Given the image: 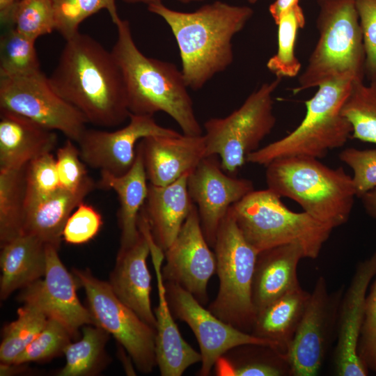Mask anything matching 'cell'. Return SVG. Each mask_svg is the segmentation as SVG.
<instances>
[{"label":"cell","instance_id":"cell-1","mask_svg":"<svg viewBox=\"0 0 376 376\" xmlns=\"http://www.w3.org/2000/svg\"><path fill=\"white\" fill-rule=\"evenodd\" d=\"M49 79L88 123L113 127L129 120L121 70L111 51L91 36L79 31L65 40Z\"/></svg>","mask_w":376,"mask_h":376},{"label":"cell","instance_id":"cell-2","mask_svg":"<svg viewBox=\"0 0 376 376\" xmlns=\"http://www.w3.org/2000/svg\"><path fill=\"white\" fill-rule=\"evenodd\" d=\"M170 27L177 42L181 71L188 88L197 91L233 63L232 39L253 14L246 6L216 1L194 12L170 9L162 1L148 5Z\"/></svg>","mask_w":376,"mask_h":376},{"label":"cell","instance_id":"cell-3","mask_svg":"<svg viewBox=\"0 0 376 376\" xmlns=\"http://www.w3.org/2000/svg\"><path fill=\"white\" fill-rule=\"evenodd\" d=\"M115 25L118 36L111 52L123 77L130 113L153 116L162 111L178 123L182 134L202 135L181 70L144 55L134 42L127 20L120 19Z\"/></svg>","mask_w":376,"mask_h":376},{"label":"cell","instance_id":"cell-4","mask_svg":"<svg viewBox=\"0 0 376 376\" xmlns=\"http://www.w3.org/2000/svg\"><path fill=\"white\" fill-rule=\"evenodd\" d=\"M267 188L297 203L303 211L332 229L345 224L357 196L352 178L303 155L274 159L266 166Z\"/></svg>","mask_w":376,"mask_h":376},{"label":"cell","instance_id":"cell-5","mask_svg":"<svg viewBox=\"0 0 376 376\" xmlns=\"http://www.w3.org/2000/svg\"><path fill=\"white\" fill-rule=\"evenodd\" d=\"M318 42L293 93L339 78L363 81L366 52L355 0H317Z\"/></svg>","mask_w":376,"mask_h":376},{"label":"cell","instance_id":"cell-6","mask_svg":"<svg viewBox=\"0 0 376 376\" xmlns=\"http://www.w3.org/2000/svg\"><path fill=\"white\" fill-rule=\"evenodd\" d=\"M355 81L339 78L320 84L305 102L306 112L300 124L284 137L249 155L246 162L266 166L276 159L289 156L320 159L343 147L352 136V128L342 108Z\"/></svg>","mask_w":376,"mask_h":376},{"label":"cell","instance_id":"cell-7","mask_svg":"<svg viewBox=\"0 0 376 376\" xmlns=\"http://www.w3.org/2000/svg\"><path fill=\"white\" fill-rule=\"evenodd\" d=\"M281 198L268 188L254 189L233 205L242 234L258 253L297 243L305 258H318L333 229L304 211L290 210Z\"/></svg>","mask_w":376,"mask_h":376},{"label":"cell","instance_id":"cell-8","mask_svg":"<svg viewBox=\"0 0 376 376\" xmlns=\"http://www.w3.org/2000/svg\"><path fill=\"white\" fill-rule=\"evenodd\" d=\"M213 249L219 287L207 308L225 322L251 333L257 316L252 282L258 252L242 234L231 207L219 226Z\"/></svg>","mask_w":376,"mask_h":376},{"label":"cell","instance_id":"cell-9","mask_svg":"<svg viewBox=\"0 0 376 376\" xmlns=\"http://www.w3.org/2000/svg\"><path fill=\"white\" fill-rule=\"evenodd\" d=\"M281 79L262 84L227 116L205 122V157L218 156L227 173L235 175L274 127L273 94Z\"/></svg>","mask_w":376,"mask_h":376},{"label":"cell","instance_id":"cell-10","mask_svg":"<svg viewBox=\"0 0 376 376\" xmlns=\"http://www.w3.org/2000/svg\"><path fill=\"white\" fill-rule=\"evenodd\" d=\"M72 274L84 289L94 324L116 338L140 372L151 373L157 366L156 329L120 301L109 282L96 278L88 269H73Z\"/></svg>","mask_w":376,"mask_h":376},{"label":"cell","instance_id":"cell-11","mask_svg":"<svg viewBox=\"0 0 376 376\" xmlns=\"http://www.w3.org/2000/svg\"><path fill=\"white\" fill-rule=\"evenodd\" d=\"M0 111L26 117L76 143L87 129L82 113L54 89L42 70L0 77Z\"/></svg>","mask_w":376,"mask_h":376},{"label":"cell","instance_id":"cell-12","mask_svg":"<svg viewBox=\"0 0 376 376\" xmlns=\"http://www.w3.org/2000/svg\"><path fill=\"white\" fill-rule=\"evenodd\" d=\"M164 286L172 315L189 327L199 345L201 355L199 375H209L217 360L235 347L256 345L273 350L271 342L225 322L180 285L164 282Z\"/></svg>","mask_w":376,"mask_h":376},{"label":"cell","instance_id":"cell-13","mask_svg":"<svg viewBox=\"0 0 376 376\" xmlns=\"http://www.w3.org/2000/svg\"><path fill=\"white\" fill-rule=\"evenodd\" d=\"M343 290L329 294L320 276L284 361L295 376H315L321 369L332 330L337 323Z\"/></svg>","mask_w":376,"mask_h":376},{"label":"cell","instance_id":"cell-14","mask_svg":"<svg viewBox=\"0 0 376 376\" xmlns=\"http://www.w3.org/2000/svg\"><path fill=\"white\" fill-rule=\"evenodd\" d=\"M180 134L159 125L153 116L130 113L129 122L123 127L114 131L86 129L77 143L86 165L119 176L132 168L141 139L150 136Z\"/></svg>","mask_w":376,"mask_h":376},{"label":"cell","instance_id":"cell-15","mask_svg":"<svg viewBox=\"0 0 376 376\" xmlns=\"http://www.w3.org/2000/svg\"><path fill=\"white\" fill-rule=\"evenodd\" d=\"M187 187L197 207L204 237L212 248L230 207L255 189L251 180L227 173L217 155L201 161L188 175Z\"/></svg>","mask_w":376,"mask_h":376},{"label":"cell","instance_id":"cell-16","mask_svg":"<svg viewBox=\"0 0 376 376\" xmlns=\"http://www.w3.org/2000/svg\"><path fill=\"white\" fill-rule=\"evenodd\" d=\"M210 247L194 203L176 238L164 251L162 274L164 282L180 285L203 305L207 301L208 281L217 272L215 254Z\"/></svg>","mask_w":376,"mask_h":376},{"label":"cell","instance_id":"cell-17","mask_svg":"<svg viewBox=\"0 0 376 376\" xmlns=\"http://www.w3.org/2000/svg\"><path fill=\"white\" fill-rule=\"evenodd\" d=\"M58 249L47 244L44 279L22 288L18 299L23 304L36 306L48 318L61 322L72 338H77L80 327L94 323L88 308L81 304L77 297V281L62 263Z\"/></svg>","mask_w":376,"mask_h":376},{"label":"cell","instance_id":"cell-18","mask_svg":"<svg viewBox=\"0 0 376 376\" xmlns=\"http://www.w3.org/2000/svg\"><path fill=\"white\" fill-rule=\"evenodd\" d=\"M376 274V250L358 263L350 284L342 297L338 315L335 373L339 376H366L369 370L358 354L364 321L368 288Z\"/></svg>","mask_w":376,"mask_h":376},{"label":"cell","instance_id":"cell-19","mask_svg":"<svg viewBox=\"0 0 376 376\" xmlns=\"http://www.w3.org/2000/svg\"><path fill=\"white\" fill-rule=\"evenodd\" d=\"M140 150L149 183L170 185L189 174L205 157V139L199 136H150L139 141Z\"/></svg>","mask_w":376,"mask_h":376},{"label":"cell","instance_id":"cell-20","mask_svg":"<svg viewBox=\"0 0 376 376\" xmlns=\"http://www.w3.org/2000/svg\"><path fill=\"white\" fill-rule=\"evenodd\" d=\"M148 242L159 297L158 306L155 309L157 365L162 376H180L189 367L201 362V355L185 340L174 321L162 274L164 252L152 238H149Z\"/></svg>","mask_w":376,"mask_h":376},{"label":"cell","instance_id":"cell-21","mask_svg":"<svg viewBox=\"0 0 376 376\" xmlns=\"http://www.w3.org/2000/svg\"><path fill=\"white\" fill-rule=\"evenodd\" d=\"M139 230L140 235L136 242L118 250L109 283L120 301L156 329V317L150 301L151 276L147 265L150 244L146 233Z\"/></svg>","mask_w":376,"mask_h":376},{"label":"cell","instance_id":"cell-22","mask_svg":"<svg viewBox=\"0 0 376 376\" xmlns=\"http://www.w3.org/2000/svg\"><path fill=\"white\" fill-rule=\"evenodd\" d=\"M304 258L303 249L297 243L258 253L252 282V300L257 314L301 286L297 270L300 260Z\"/></svg>","mask_w":376,"mask_h":376},{"label":"cell","instance_id":"cell-23","mask_svg":"<svg viewBox=\"0 0 376 376\" xmlns=\"http://www.w3.org/2000/svg\"><path fill=\"white\" fill-rule=\"evenodd\" d=\"M56 143L55 131L22 116L0 111V170L24 168L52 152Z\"/></svg>","mask_w":376,"mask_h":376},{"label":"cell","instance_id":"cell-24","mask_svg":"<svg viewBox=\"0 0 376 376\" xmlns=\"http://www.w3.org/2000/svg\"><path fill=\"white\" fill-rule=\"evenodd\" d=\"M188 175L166 186L148 182L141 210L155 242L164 252L176 238L194 205L187 187Z\"/></svg>","mask_w":376,"mask_h":376},{"label":"cell","instance_id":"cell-25","mask_svg":"<svg viewBox=\"0 0 376 376\" xmlns=\"http://www.w3.org/2000/svg\"><path fill=\"white\" fill-rule=\"evenodd\" d=\"M46 247L44 241L30 234H22L1 245V300L45 276Z\"/></svg>","mask_w":376,"mask_h":376},{"label":"cell","instance_id":"cell-26","mask_svg":"<svg viewBox=\"0 0 376 376\" xmlns=\"http://www.w3.org/2000/svg\"><path fill=\"white\" fill-rule=\"evenodd\" d=\"M148 182L142 156L137 148L135 161L124 175L118 176L100 172L97 187L113 189L118 197L120 207L118 221L120 230L119 249L133 244L140 235L138 218L147 197Z\"/></svg>","mask_w":376,"mask_h":376},{"label":"cell","instance_id":"cell-27","mask_svg":"<svg viewBox=\"0 0 376 376\" xmlns=\"http://www.w3.org/2000/svg\"><path fill=\"white\" fill-rule=\"evenodd\" d=\"M311 294L300 286L258 313L252 334L271 342L273 351L284 361Z\"/></svg>","mask_w":376,"mask_h":376},{"label":"cell","instance_id":"cell-28","mask_svg":"<svg viewBox=\"0 0 376 376\" xmlns=\"http://www.w3.org/2000/svg\"><path fill=\"white\" fill-rule=\"evenodd\" d=\"M95 187L88 186L76 192L58 189L26 211L23 234L35 235L47 244L59 248L68 219Z\"/></svg>","mask_w":376,"mask_h":376},{"label":"cell","instance_id":"cell-29","mask_svg":"<svg viewBox=\"0 0 376 376\" xmlns=\"http://www.w3.org/2000/svg\"><path fill=\"white\" fill-rule=\"evenodd\" d=\"M109 334L95 324L83 327L82 337L70 343L63 354L65 364L58 376H88L101 370L105 363V345Z\"/></svg>","mask_w":376,"mask_h":376},{"label":"cell","instance_id":"cell-30","mask_svg":"<svg viewBox=\"0 0 376 376\" xmlns=\"http://www.w3.org/2000/svg\"><path fill=\"white\" fill-rule=\"evenodd\" d=\"M26 166L0 170L1 245L23 234L26 215Z\"/></svg>","mask_w":376,"mask_h":376},{"label":"cell","instance_id":"cell-31","mask_svg":"<svg viewBox=\"0 0 376 376\" xmlns=\"http://www.w3.org/2000/svg\"><path fill=\"white\" fill-rule=\"evenodd\" d=\"M305 23V15L299 3L285 11L276 23L277 52L267 63V68L276 77L292 78L299 75L301 64L295 54V44L297 32L304 27Z\"/></svg>","mask_w":376,"mask_h":376},{"label":"cell","instance_id":"cell-32","mask_svg":"<svg viewBox=\"0 0 376 376\" xmlns=\"http://www.w3.org/2000/svg\"><path fill=\"white\" fill-rule=\"evenodd\" d=\"M17 318L4 326L0 345V361L13 364L45 327L48 318L35 305L24 303Z\"/></svg>","mask_w":376,"mask_h":376},{"label":"cell","instance_id":"cell-33","mask_svg":"<svg viewBox=\"0 0 376 376\" xmlns=\"http://www.w3.org/2000/svg\"><path fill=\"white\" fill-rule=\"evenodd\" d=\"M342 113L352 126L351 137L376 146V81L354 82Z\"/></svg>","mask_w":376,"mask_h":376},{"label":"cell","instance_id":"cell-34","mask_svg":"<svg viewBox=\"0 0 376 376\" xmlns=\"http://www.w3.org/2000/svg\"><path fill=\"white\" fill-rule=\"evenodd\" d=\"M36 40L10 26L0 38V77H15L41 70Z\"/></svg>","mask_w":376,"mask_h":376},{"label":"cell","instance_id":"cell-35","mask_svg":"<svg viewBox=\"0 0 376 376\" xmlns=\"http://www.w3.org/2000/svg\"><path fill=\"white\" fill-rule=\"evenodd\" d=\"M55 19V30L66 40L79 32L82 22L105 9L116 24L120 19L116 0H51Z\"/></svg>","mask_w":376,"mask_h":376},{"label":"cell","instance_id":"cell-36","mask_svg":"<svg viewBox=\"0 0 376 376\" xmlns=\"http://www.w3.org/2000/svg\"><path fill=\"white\" fill-rule=\"evenodd\" d=\"M8 25L36 41L51 33L55 30L51 0H18L10 13Z\"/></svg>","mask_w":376,"mask_h":376},{"label":"cell","instance_id":"cell-37","mask_svg":"<svg viewBox=\"0 0 376 376\" xmlns=\"http://www.w3.org/2000/svg\"><path fill=\"white\" fill-rule=\"evenodd\" d=\"M58 189L56 157L49 152L31 161L25 168L26 212Z\"/></svg>","mask_w":376,"mask_h":376},{"label":"cell","instance_id":"cell-38","mask_svg":"<svg viewBox=\"0 0 376 376\" xmlns=\"http://www.w3.org/2000/svg\"><path fill=\"white\" fill-rule=\"evenodd\" d=\"M72 338L69 331L61 322L48 318L43 329L13 363L39 362L59 356L63 354Z\"/></svg>","mask_w":376,"mask_h":376},{"label":"cell","instance_id":"cell-39","mask_svg":"<svg viewBox=\"0 0 376 376\" xmlns=\"http://www.w3.org/2000/svg\"><path fill=\"white\" fill-rule=\"evenodd\" d=\"M67 139L56 154V166L60 188L76 192L86 187L96 185L88 175L86 164L81 158L78 146Z\"/></svg>","mask_w":376,"mask_h":376},{"label":"cell","instance_id":"cell-40","mask_svg":"<svg viewBox=\"0 0 376 376\" xmlns=\"http://www.w3.org/2000/svg\"><path fill=\"white\" fill-rule=\"evenodd\" d=\"M338 157L353 171L352 178L358 198L376 187V149L347 148Z\"/></svg>","mask_w":376,"mask_h":376},{"label":"cell","instance_id":"cell-41","mask_svg":"<svg viewBox=\"0 0 376 376\" xmlns=\"http://www.w3.org/2000/svg\"><path fill=\"white\" fill-rule=\"evenodd\" d=\"M102 225L101 214L93 206L83 201L68 219L62 238L70 244H82L94 238Z\"/></svg>","mask_w":376,"mask_h":376},{"label":"cell","instance_id":"cell-42","mask_svg":"<svg viewBox=\"0 0 376 376\" xmlns=\"http://www.w3.org/2000/svg\"><path fill=\"white\" fill-rule=\"evenodd\" d=\"M358 354L368 370L376 374V274L366 299Z\"/></svg>","mask_w":376,"mask_h":376},{"label":"cell","instance_id":"cell-43","mask_svg":"<svg viewBox=\"0 0 376 376\" xmlns=\"http://www.w3.org/2000/svg\"><path fill=\"white\" fill-rule=\"evenodd\" d=\"M366 52L365 72L376 81V0H355Z\"/></svg>","mask_w":376,"mask_h":376},{"label":"cell","instance_id":"cell-44","mask_svg":"<svg viewBox=\"0 0 376 376\" xmlns=\"http://www.w3.org/2000/svg\"><path fill=\"white\" fill-rule=\"evenodd\" d=\"M220 376H280L284 371L278 365L263 359L242 360L226 353L214 365Z\"/></svg>","mask_w":376,"mask_h":376},{"label":"cell","instance_id":"cell-45","mask_svg":"<svg viewBox=\"0 0 376 376\" xmlns=\"http://www.w3.org/2000/svg\"><path fill=\"white\" fill-rule=\"evenodd\" d=\"M299 0H275L269 7V12L275 24L281 15L290 8L299 3Z\"/></svg>","mask_w":376,"mask_h":376},{"label":"cell","instance_id":"cell-46","mask_svg":"<svg viewBox=\"0 0 376 376\" xmlns=\"http://www.w3.org/2000/svg\"><path fill=\"white\" fill-rule=\"evenodd\" d=\"M359 198L366 213L372 218L376 219V187L364 193Z\"/></svg>","mask_w":376,"mask_h":376},{"label":"cell","instance_id":"cell-47","mask_svg":"<svg viewBox=\"0 0 376 376\" xmlns=\"http://www.w3.org/2000/svg\"><path fill=\"white\" fill-rule=\"evenodd\" d=\"M18 0H0V19L1 24L8 25L10 13Z\"/></svg>","mask_w":376,"mask_h":376},{"label":"cell","instance_id":"cell-48","mask_svg":"<svg viewBox=\"0 0 376 376\" xmlns=\"http://www.w3.org/2000/svg\"><path fill=\"white\" fill-rule=\"evenodd\" d=\"M123 2L125 3H146V4H150V3H155V2H160L162 1V0H122ZM182 3H190L191 1H205V0H178Z\"/></svg>","mask_w":376,"mask_h":376},{"label":"cell","instance_id":"cell-49","mask_svg":"<svg viewBox=\"0 0 376 376\" xmlns=\"http://www.w3.org/2000/svg\"><path fill=\"white\" fill-rule=\"evenodd\" d=\"M249 3H251V4H254L256 3L258 0H246Z\"/></svg>","mask_w":376,"mask_h":376}]
</instances>
